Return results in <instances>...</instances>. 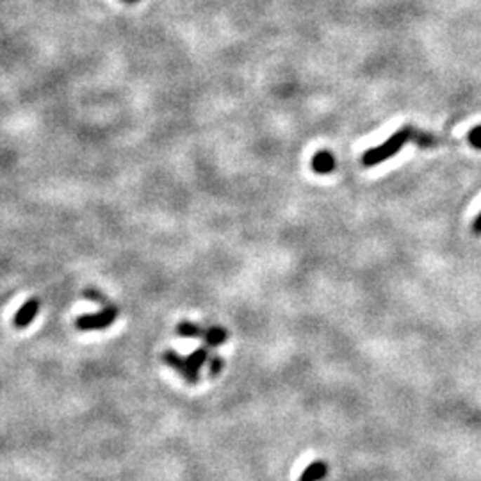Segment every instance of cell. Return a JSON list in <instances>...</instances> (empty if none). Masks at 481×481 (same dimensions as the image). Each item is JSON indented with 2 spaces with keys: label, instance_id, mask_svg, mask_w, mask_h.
Listing matches in <instances>:
<instances>
[{
  "label": "cell",
  "instance_id": "cell-1",
  "mask_svg": "<svg viewBox=\"0 0 481 481\" xmlns=\"http://www.w3.org/2000/svg\"><path fill=\"white\" fill-rule=\"evenodd\" d=\"M417 131L414 127H403L400 132L390 136L385 143H381L380 147L371 148L366 154L362 155V164L364 166H376L380 162L387 161V159L393 157L394 154L401 150L404 147V143H408L410 139H416Z\"/></svg>",
  "mask_w": 481,
  "mask_h": 481
},
{
  "label": "cell",
  "instance_id": "cell-2",
  "mask_svg": "<svg viewBox=\"0 0 481 481\" xmlns=\"http://www.w3.org/2000/svg\"><path fill=\"white\" fill-rule=\"evenodd\" d=\"M118 317V308L107 305L104 310L96 312V314H86V316L77 317L75 327L81 331H93V330H104V328L111 327Z\"/></svg>",
  "mask_w": 481,
  "mask_h": 481
},
{
  "label": "cell",
  "instance_id": "cell-3",
  "mask_svg": "<svg viewBox=\"0 0 481 481\" xmlns=\"http://www.w3.org/2000/svg\"><path fill=\"white\" fill-rule=\"evenodd\" d=\"M162 360H164V364H168L170 367L177 369L178 373H180L182 376L189 381V383H198V380H200L198 371L192 369V367L187 364V360L182 358L177 351H173V350L164 351V353H162Z\"/></svg>",
  "mask_w": 481,
  "mask_h": 481
},
{
  "label": "cell",
  "instance_id": "cell-4",
  "mask_svg": "<svg viewBox=\"0 0 481 481\" xmlns=\"http://www.w3.org/2000/svg\"><path fill=\"white\" fill-rule=\"evenodd\" d=\"M38 310H39L38 298H29V300L25 301L18 310H16L15 317H13V324H15L16 328H27L29 324L34 321Z\"/></svg>",
  "mask_w": 481,
  "mask_h": 481
},
{
  "label": "cell",
  "instance_id": "cell-5",
  "mask_svg": "<svg viewBox=\"0 0 481 481\" xmlns=\"http://www.w3.org/2000/svg\"><path fill=\"white\" fill-rule=\"evenodd\" d=\"M312 170L319 175H328L335 170V157L331 152L321 150L312 159Z\"/></svg>",
  "mask_w": 481,
  "mask_h": 481
},
{
  "label": "cell",
  "instance_id": "cell-6",
  "mask_svg": "<svg viewBox=\"0 0 481 481\" xmlns=\"http://www.w3.org/2000/svg\"><path fill=\"white\" fill-rule=\"evenodd\" d=\"M328 474V466L324 462H314L305 467L298 481H319Z\"/></svg>",
  "mask_w": 481,
  "mask_h": 481
},
{
  "label": "cell",
  "instance_id": "cell-7",
  "mask_svg": "<svg viewBox=\"0 0 481 481\" xmlns=\"http://www.w3.org/2000/svg\"><path fill=\"white\" fill-rule=\"evenodd\" d=\"M228 339V331L225 330L223 327H211L205 330L204 334V341L207 346L211 348H218Z\"/></svg>",
  "mask_w": 481,
  "mask_h": 481
},
{
  "label": "cell",
  "instance_id": "cell-8",
  "mask_svg": "<svg viewBox=\"0 0 481 481\" xmlns=\"http://www.w3.org/2000/svg\"><path fill=\"white\" fill-rule=\"evenodd\" d=\"M209 357H211V355H209L207 348H198V350L192 351V353L189 355V357L185 358V360H187V364L192 367V369L200 371L202 367H204L205 364H207Z\"/></svg>",
  "mask_w": 481,
  "mask_h": 481
},
{
  "label": "cell",
  "instance_id": "cell-9",
  "mask_svg": "<svg viewBox=\"0 0 481 481\" xmlns=\"http://www.w3.org/2000/svg\"><path fill=\"white\" fill-rule=\"evenodd\" d=\"M177 334L182 337H204L205 330L198 324L191 323V321H184V323H178Z\"/></svg>",
  "mask_w": 481,
  "mask_h": 481
},
{
  "label": "cell",
  "instance_id": "cell-10",
  "mask_svg": "<svg viewBox=\"0 0 481 481\" xmlns=\"http://www.w3.org/2000/svg\"><path fill=\"white\" fill-rule=\"evenodd\" d=\"M207 366H209V374H211V376H218V374L221 373V369H223L225 360L220 357V355H211L207 360Z\"/></svg>",
  "mask_w": 481,
  "mask_h": 481
},
{
  "label": "cell",
  "instance_id": "cell-11",
  "mask_svg": "<svg viewBox=\"0 0 481 481\" xmlns=\"http://www.w3.org/2000/svg\"><path fill=\"white\" fill-rule=\"evenodd\" d=\"M84 298L86 300L93 301V303H100V305H105L107 307V298L104 296V294H100L98 291H95V289H86L84 291Z\"/></svg>",
  "mask_w": 481,
  "mask_h": 481
},
{
  "label": "cell",
  "instance_id": "cell-12",
  "mask_svg": "<svg viewBox=\"0 0 481 481\" xmlns=\"http://www.w3.org/2000/svg\"><path fill=\"white\" fill-rule=\"evenodd\" d=\"M469 143L474 148L481 150V125L480 127H474L473 131L469 132Z\"/></svg>",
  "mask_w": 481,
  "mask_h": 481
},
{
  "label": "cell",
  "instance_id": "cell-13",
  "mask_svg": "<svg viewBox=\"0 0 481 481\" xmlns=\"http://www.w3.org/2000/svg\"><path fill=\"white\" fill-rule=\"evenodd\" d=\"M474 234L481 235V212H480V216L476 218V221H474Z\"/></svg>",
  "mask_w": 481,
  "mask_h": 481
},
{
  "label": "cell",
  "instance_id": "cell-14",
  "mask_svg": "<svg viewBox=\"0 0 481 481\" xmlns=\"http://www.w3.org/2000/svg\"><path fill=\"white\" fill-rule=\"evenodd\" d=\"M125 2H138V0H125Z\"/></svg>",
  "mask_w": 481,
  "mask_h": 481
}]
</instances>
